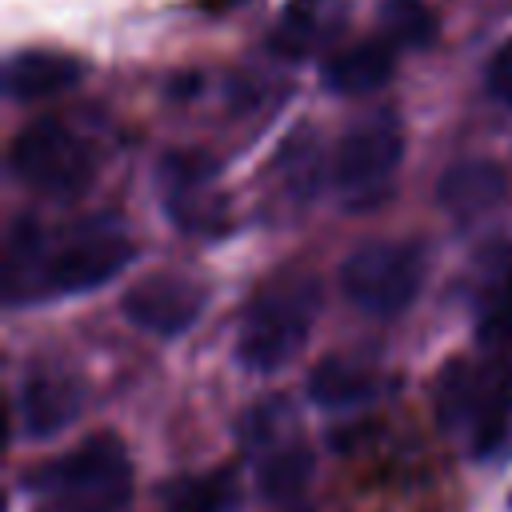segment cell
<instances>
[{"instance_id":"cell-1","label":"cell","mask_w":512,"mask_h":512,"mask_svg":"<svg viewBox=\"0 0 512 512\" xmlns=\"http://www.w3.org/2000/svg\"><path fill=\"white\" fill-rule=\"evenodd\" d=\"M136 244L112 216L72 220L64 228H48L36 216H16L4 236V300L40 304L52 296H76L104 280H112Z\"/></svg>"},{"instance_id":"cell-2","label":"cell","mask_w":512,"mask_h":512,"mask_svg":"<svg viewBox=\"0 0 512 512\" xmlns=\"http://www.w3.org/2000/svg\"><path fill=\"white\" fill-rule=\"evenodd\" d=\"M436 420L464 436L476 460L512 452V368L492 356H460L436 380Z\"/></svg>"},{"instance_id":"cell-3","label":"cell","mask_w":512,"mask_h":512,"mask_svg":"<svg viewBox=\"0 0 512 512\" xmlns=\"http://www.w3.org/2000/svg\"><path fill=\"white\" fill-rule=\"evenodd\" d=\"M28 492L68 512H120L132 496V460L112 432H96L72 452L24 476Z\"/></svg>"},{"instance_id":"cell-4","label":"cell","mask_w":512,"mask_h":512,"mask_svg":"<svg viewBox=\"0 0 512 512\" xmlns=\"http://www.w3.org/2000/svg\"><path fill=\"white\" fill-rule=\"evenodd\" d=\"M316 308H320V288L312 276L292 272L264 284L240 316V332H236L240 364L252 372H276L280 364H288L304 348Z\"/></svg>"},{"instance_id":"cell-5","label":"cell","mask_w":512,"mask_h":512,"mask_svg":"<svg viewBox=\"0 0 512 512\" xmlns=\"http://www.w3.org/2000/svg\"><path fill=\"white\" fill-rule=\"evenodd\" d=\"M8 168L24 188H32L40 196H52V200H72L96 180L100 152L72 124L56 120V116H44V120L24 124L12 136Z\"/></svg>"},{"instance_id":"cell-6","label":"cell","mask_w":512,"mask_h":512,"mask_svg":"<svg viewBox=\"0 0 512 512\" xmlns=\"http://www.w3.org/2000/svg\"><path fill=\"white\" fill-rule=\"evenodd\" d=\"M428 252L416 240H364L340 264L344 296L368 316H400L424 288Z\"/></svg>"},{"instance_id":"cell-7","label":"cell","mask_w":512,"mask_h":512,"mask_svg":"<svg viewBox=\"0 0 512 512\" xmlns=\"http://www.w3.org/2000/svg\"><path fill=\"white\" fill-rule=\"evenodd\" d=\"M404 132L392 108H376L352 120L332 156V184L348 208H376L400 168Z\"/></svg>"},{"instance_id":"cell-8","label":"cell","mask_w":512,"mask_h":512,"mask_svg":"<svg viewBox=\"0 0 512 512\" xmlns=\"http://www.w3.org/2000/svg\"><path fill=\"white\" fill-rule=\"evenodd\" d=\"M160 196H164V212L176 220L180 232L220 236L228 228L224 200L216 192V160L200 152H172L160 164Z\"/></svg>"},{"instance_id":"cell-9","label":"cell","mask_w":512,"mask_h":512,"mask_svg":"<svg viewBox=\"0 0 512 512\" xmlns=\"http://www.w3.org/2000/svg\"><path fill=\"white\" fill-rule=\"evenodd\" d=\"M204 304H208V288L180 272L144 276L120 300L124 316L152 336H180L184 328H192L200 320Z\"/></svg>"},{"instance_id":"cell-10","label":"cell","mask_w":512,"mask_h":512,"mask_svg":"<svg viewBox=\"0 0 512 512\" xmlns=\"http://www.w3.org/2000/svg\"><path fill=\"white\" fill-rule=\"evenodd\" d=\"M472 328L480 356L512 368V244L484 252L472 284Z\"/></svg>"},{"instance_id":"cell-11","label":"cell","mask_w":512,"mask_h":512,"mask_svg":"<svg viewBox=\"0 0 512 512\" xmlns=\"http://www.w3.org/2000/svg\"><path fill=\"white\" fill-rule=\"evenodd\" d=\"M348 24V0H288L268 32V48L284 60H308L336 44Z\"/></svg>"},{"instance_id":"cell-12","label":"cell","mask_w":512,"mask_h":512,"mask_svg":"<svg viewBox=\"0 0 512 512\" xmlns=\"http://www.w3.org/2000/svg\"><path fill=\"white\" fill-rule=\"evenodd\" d=\"M84 408V388L68 376V372H52V368H36L20 380L16 392V420L24 436H56L60 428H68Z\"/></svg>"},{"instance_id":"cell-13","label":"cell","mask_w":512,"mask_h":512,"mask_svg":"<svg viewBox=\"0 0 512 512\" xmlns=\"http://www.w3.org/2000/svg\"><path fill=\"white\" fill-rule=\"evenodd\" d=\"M80 76H84V64L76 56L56 48H24L4 64V92L12 100H44L52 92L80 84Z\"/></svg>"},{"instance_id":"cell-14","label":"cell","mask_w":512,"mask_h":512,"mask_svg":"<svg viewBox=\"0 0 512 512\" xmlns=\"http://www.w3.org/2000/svg\"><path fill=\"white\" fill-rule=\"evenodd\" d=\"M396 72V48L388 40H360L352 48H340L324 64V84L340 96H364L392 80Z\"/></svg>"},{"instance_id":"cell-15","label":"cell","mask_w":512,"mask_h":512,"mask_svg":"<svg viewBox=\"0 0 512 512\" xmlns=\"http://www.w3.org/2000/svg\"><path fill=\"white\" fill-rule=\"evenodd\" d=\"M504 188H508V180H504L500 164H492V160H460L440 176L436 196L452 216H476V212H488L492 204H500Z\"/></svg>"},{"instance_id":"cell-16","label":"cell","mask_w":512,"mask_h":512,"mask_svg":"<svg viewBox=\"0 0 512 512\" xmlns=\"http://www.w3.org/2000/svg\"><path fill=\"white\" fill-rule=\"evenodd\" d=\"M376 392H380L376 372L348 356H324L308 376V396L324 408H356L368 404Z\"/></svg>"},{"instance_id":"cell-17","label":"cell","mask_w":512,"mask_h":512,"mask_svg":"<svg viewBox=\"0 0 512 512\" xmlns=\"http://www.w3.org/2000/svg\"><path fill=\"white\" fill-rule=\"evenodd\" d=\"M160 496H164L168 512H232L240 488H236L232 468H212V472L168 480Z\"/></svg>"},{"instance_id":"cell-18","label":"cell","mask_w":512,"mask_h":512,"mask_svg":"<svg viewBox=\"0 0 512 512\" xmlns=\"http://www.w3.org/2000/svg\"><path fill=\"white\" fill-rule=\"evenodd\" d=\"M376 20H380V40H388L392 48H428L440 28L428 0H380Z\"/></svg>"},{"instance_id":"cell-19","label":"cell","mask_w":512,"mask_h":512,"mask_svg":"<svg viewBox=\"0 0 512 512\" xmlns=\"http://www.w3.org/2000/svg\"><path fill=\"white\" fill-rule=\"evenodd\" d=\"M312 464H316V456L300 440H288V444L272 448L260 460V492L268 500H292L312 480Z\"/></svg>"},{"instance_id":"cell-20","label":"cell","mask_w":512,"mask_h":512,"mask_svg":"<svg viewBox=\"0 0 512 512\" xmlns=\"http://www.w3.org/2000/svg\"><path fill=\"white\" fill-rule=\"evenodd\" d=\"M280 168H284L288 188H292L296 196H308V192L316 188V176H320V152H316V144H312L308 132H300L296 140L284 144V152H280Z\"/></svg>"},{"instance_id":"cell-21","label":"cell","mask_w":512,"mask_h":512,"mask_svg":"<svg viewBox=\"0 0 512 512\" xmlns=\"http://www.w3.org/2000/svg\"><path fill=\"white\" fill-rule=\"evenodd\" d=\"M484 88H488L492 100L512 104V40L492 52V60H488V68H484Z\"/></svg>"},{"instance_id":"cell-22","label":"cell","mask_w":512,"mask_h":512,"mask_svg":"<svg viewBox=\"0 0 512 512\" xmlns=\"http://www.w3.org/2000/svg\"><path fill=\"white\" fill-rule=\"evenodd\" d=\"M288 512H312V508H308V504H292Z\"/></svg>"}]
</instances>
